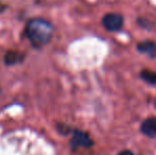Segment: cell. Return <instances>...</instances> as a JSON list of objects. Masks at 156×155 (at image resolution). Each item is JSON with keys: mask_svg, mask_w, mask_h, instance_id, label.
Segmentation results:
<instances>
[{"mask_svg": "<svg viewBox=\"0 0 156 155\" xmlns=\"http://www.w3.org/2000/svg\"><path fill=\"white\" fill-rule=\"evenodd\" d=\"M53 34V27L50 23L41 18L31 19L27 23L25 35L29 39L32 46L39 48L50 41Z\"/></svg>", "mask_w": 156, "mask_h": 155, "instance_id": "6da1fadb", "label": "cell"}, {"mask_svg": "<svg viewBox=\"0 0 156 155\" xmlns=\"http://www.w3.org/2000/svg\"><path fill=\"white\" fill-rule=\"evenodd\" d=\"M102 25L107 31H119L123 26V17L120 14H106L102 19Z\"/></svg>", "mask_w": 156, "mask_h": 155, "instance_id": "7a4b0ae2", "label": "cell"}, {"mask_svg": "<svg viewBox=\"0 0 156 155\" xmlns=\"http://www.w3.org/2000/svg\"><path fill=\"white\" fill-rule=\"evenodd\" d=\"M91 145H93V141L89 138L88 135L83 132H80V131L74 132V135L71 140V147L73 148V149H76V148H78V147L89 148Z\"/></svg>", "mask_w": 156, "mask_h": 155, "instance_id": "3957f363", "label": "cell"}, {"mask_svg": "<svg viewBox=\"0 0 156 155\" xmlns=\"http://www.w3.org/2000/svg\"><path fill=\"white\" fill-rule=\"evenodd\" d=\"M141 132L150 138L156 137V118H148L141 124Z\"/></svg>", "mask_w": 156, "mask_h": 155, "instance_id": "277c9868", "label": "cell"}, {"mask_svg": "<svg viewBox=\"0 0 156 155\" xmlns=\"http://www.w3.org/2000/svg\"><path fill=\"white\" fill-rule=\"evenodd\" d=\"M137 50H139L141 53H147L150 56H156V45L150 41H142L137 45Z\"/></svg>", "mask_w": 156, "mask_h": 155, "instance_id": "5b68a950", "label": "cell"}, {"mask_svg": "<svg viewBox=\"0 0 156 155\" xmlns=\"http://www.w3.org/2000/svg\"><path fill=\"white\" fill-rule=\"evenodd\" d=\"M21 60H23V55L15 51L6 52L5 56H4V62H5L6 65H14L16 63L20 62Z\"/></svg>", "mask_w": 156, "mask_h": 155, "instance_id": "8992f818", "label": "cell"}, {"mask_svg": "<svg viewBox=\"0 0 156 155\" xmlns=\"http://www.w3.org/2000/svg\"><path fill=\"white\" fill-rule=\"evenodd\" d=\"M140 76L146 82L150 84H156V72H153L151 70H142Z\"/></svg>", "mask_w": 156, "mask_h": 155, "instance_id": "52a82bcc", "label": "cell"}, {"mask_svg": "<svg viewBox=\"0 0 156 155\" xmlns=\"http://www.w3.org/2000/svg\"><path fill=\"white\" fill-rule=\"evenodd\" d=\"M118 155H134L133 154V152H131V151H129V150H124V151H122V152H120Z\"/></svg>", "mask_w": 156, "mask_h": 155, "instance_id": "ba28073f", "label": "cell"}]
</instances>
